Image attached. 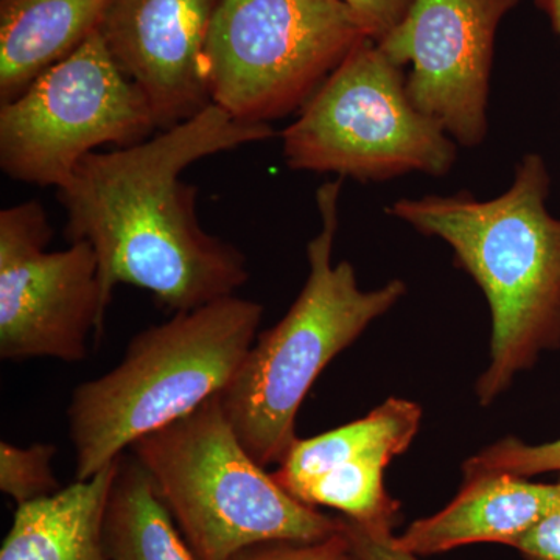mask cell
Wrapping results in <instances>:
<instances>
[{
  "mask_svg": "<svg viewBox=\"0 0 560 560\" xmlns=\"http://www.w3.org/2000/svg\"><path fill=\"white\" fill-rule=\"evenodd\" d=\"M228 560H349L348 540L342 529L319 541H268L235 552Z\"/></svg>",
  "mask_w": 560,
  "mask_h": 560,
  "instance_id": "d6986e66",
  "label": "cell"
},
{
  "mask_svg": "<svg viewBox=\"0 0 560 560\" xmlns=\"http://www.w3.org/2000/svg\"><path fill=\"white\" fill-rule=\"evenodd\" d=\"M117 460L90 480L18 506L0 560H109L103 518Z\"/></svg>",
  "mask_w": 560,
  "mask_h": 560,
  "instance_id": "9a60e30c",
  "label": "cell"
},
{
  "mask_svg": "<svg viewBox=\"0 0 560 560\" xmlns=\"http://www.w3.org/2000/svg\"><path fill=\"white\" fill-rule=\"evenodd\" d=\"M340 518L342 534L348 540L349 560H419V556L393 544V533H375L349 518Z\"/></svg>",
  "mask_w": 560,
  "mask_h": 560,
  "instance_id": "ffe728a7",
  "label": "cell"
},
{
  "mask_svg": "<svg viewBox=\"0 0 560 560\" xmlns=\"http://www.w3.org/2000/svg\"><path fill=\"white\" fill-rule=\"evenodd\" d=\"M103 539L109 560H198L132 453L125 452L117 460Z\"/></svg>",
  "mask_w": 560,
  "mask_h": 560,
  "instance_id": "2e32d148",
  "label": "cell"
},
{
  "mask_svg": "<svg viewBox=\"0 0 560 560\" xmlns=\"http://www.w3.org/2000/svg\"><path fill=\"white\" fill-rule=\"evenodd\" d=\"M106 0H0V105L97 32Z\"/></svg>",
  "mask_w": 560,
  "mask_h": 560,
  "instance_id": "5bb4252c",
  "label": "cell"
},
{
  "mask_svg": "<svg viewBox=\"0 0 560 560\" xmlns=\"http://www.w3.org/2000/svg\"><path fill=\"white\" fill-rule=\"evenodd\" d=\"M536 3L547 14L548 20L551 22L552 31L556 32L560 39V0H536Z\"/></svg>",
  "mask_w": 560,
  "mask_h": 560,
  "instance_id": "603a6c76",
  "label": "cell"
},
{
  "mask_svg": "<svg viewBox=\"0 0 560 560\" xmlns=\"http://www.w3.org/2000/svg\"><path fill=\"white\" fill-rule=\"evenodd\" d=\"M526 560H560V504L515 544Z\"/></svg>",
  "mask_w": 560,
  "mask_h": 560,
  "instance_id": "7402d4cb",
  "label": "cell"
},
{
  "mask_svg": "<svg viewBox=\"0 0 560 560\" xmlns=\"http://www.w3.org/2000/svg\"><path fill=\"white\" fill-rule=\"evenodd\" d=\"M221 0H106L98 33L149 101L158 130L212 105L206 44Z\"/></svg>",
  "mask_w": 560,
  "mask_h": 560,
  "instance_id": "7c38bea8",
  "label": "cell"
},
{
  "mask_svg": "<svg viewBox=\"0 0 560 560\" xmlns=\"http://www.w3.org/2000/svg\"><path fill=\"white\" fill-rule=\"evenodd\" d=\"M521 0H415L397 27L377 40L400 68L407 94L458 145L488 135L490 72L497 32ZM375 43V40H374Z\"/></svg>",
  "mask_w": 560,
  "mask_h": 560,
  "instance_id": "30bf717a",
  "label": "cell"
},
{
  "mask_svg": "<svg viewBox=\"0 0 560 560\" xmlns=\"http://www.w3.org/2000/svg\"><path fill=\"white\" fill-rule=\"evenodd\" d=\"M404 68L368 38L342 60L282 131L291 171L381 183L452 171L458 147L415 108Z\"/></svg>",
  "mask_w": 560,
  "mask_h": 560,
  "instance_id": "8992f818",
  "label": "cell"
},
{
  "mask_svg": "<svg viewBox=\"0 0 560 560\" xmlns=\"http://www.w3.org/2000/svg\"><path fill=\"white\" fill-rule=\"evenodd\" d=\"M560 474V438L545 444L529 445L515 438H504L467 459L464 478L481 475H512L530 478L540 474Z\"/></svg>",
  "mask_w": 560,
  "mask_h": 560,
  "instance_id": "ac0fdd59",
  "label": "cell"
},
{
  "mask_svg": "<svg viewBox=\"0 0 560 560\" xmlns=\"http://www.w3.org/2000/svg\"><path fill=\"white\" fill-rule=\"evenodd\" d=\"M261 315L259 302L235 294L175 313L136 335L113 371L77 386L68 407L77 480L220 396L256 341Z\"/></svg>",
  "mask_w": 560,
  "mask_h": 560,
  "instance_id": "3957f363",
  "label": "cell"
},
{
  "mask_svg": "<svg viewBox=\"0 0 560 560\" xmlns=\"http://www.w3.org/2000/svg\"><path fill=\"white\" fill-rule=\"evenodd\" d=\"M550 187L547 162L529 153L510 189L492 200L460 191L401 198L386 208L447 243L488 300L492 337L490 363L477 383L481 405L492 404L541 353L560 348V220L547 208Z\"/></svg>",
  "mask_w": 560,
  "mask_h": 560,
  "instance_id": "7a4b0ae2",
  "label": "cell"
},
{
  "mask_svg": "<svg viewBox=\"0 0 560 560\" xmlns=\"http://www.w3.org/2000/svg\"><path fill=\"white\" fill-rule=\"evenodd\" d=\"M272 136L271 125L234 119L212 103L143 142L80 161L57 197L66 238L94 249L106 311L119 283L150 291L178 313L232 296L248 282L245 254L202 230L197 187L180 175L202 158Z\"/></svg>",
  "mask_w": 560,
  "mask_h": 560,
  "instance_id": "6da1fadb",
  "label": "cell"
},
{
  "mask_svg": "<svg viewBox=\"0 0 560 560\" xmlns=\"http://www.w3.org/2000/svg\"><path fill=\"white\" fill-rule=\"evenodd\" d=\"M368 39L338 0H221L206 44L213 105L267 124L300 110Z\"/></svg>",
  "mask_w": 560,
  "mask_h": 560,
  "instance_id": "52a82bcc",
  "label": "cell"
},
{
  "mask_svg": "<svg viewBox=\"0 0 560 560\" xmlns=\"http://www.w3.org/2000/svg\"><path fill=\"white\" fill-rule=\"evenodd\" d=\"M51 228L38 201L0 212V359H88L106 318L98 261L88 242L47 250Z\"/></svg>",
  "mask_w": 560,
  "mask_h": 560,
  "instance_id": "9c48e42d",
  "label": "cell"
},
{
  "mask_svg": "<svg viewBox=\"0 0 560 560\" xmlns=\"http://www.w3.org/2000/svg\"><path fill=\"white\" fill-rule=\"evenodd\" d=\"M363 25L368 38L381 40L400 24L415 0H338Z\"/></svg>",
  "mask_w": 560,
  "mask_h": 560,
  "instance_id": "44dd1931",
  "label": "cell"
},
{
  "mask_svg": "<svg viewBox=\"0 0 560 560\" xmlns=\"http://www.w3.org/2000/svg\"><path fill=\"white\" fill-rule=\"evenodd\" d=\"M422 419L418 404L389 399L366 418L296 440L272 478L312 508H330L375 533H393L400 503L385 488L390 459L408 451Z\"/></svg>",
  "mask_w": 560,
  "mask_h": 560,
  "instance_id": "8fae6325",
  "label": "cell"
},
{
  "mask_svg": "<svg viewBox=\"0 0 560 560\" xmlns=\"http://www.w3.org/2000/svg\"><path fill=\"white\" fill-rule=\"evenodd\" d=\"M342 178L316 191L320 231L307 245L308 278L287 315L256 338L220 394L224 415L261 467L282 463L296 442V416L338 353L407 293L401 280L363 291L348 260L334 265Z\"/></svg>",
  "mask_w": 560,
  "mask_h": 560,
  "instance_id": "277c9868",
  "label": "cell"
},
{
  "mask_svg": "<svg viewBox=\"0 0 560 560\" xmlns=\"http://www.w3.org/2000/svg\"><path fill=\"white\" fill-rule=\"evenodd\" d=\"M560 504V482L512 475L464 478L444 510L408 526L393 544L416 556L440 555L474 544H515Z\"/></svg>",
  "mask_w": 560,
  "mask_h": 560,
  "instance_id": "4fadbf2b",
  "label": "cell"
},
{
  "mask_svg": "<svg viewBox=\"0 0 560 560\" xmlns=\"http://www.w3.org/2000/svg\"><path fill=\"white\" fill-rule=\"evenodd\" d=\"M149 471L198 560H228L268 541L311 544L341 529V518L289 495L246 452L212 397L130 448Z\"/></svg>",
  "mask_w": 560,
  "mask_h": 560,
  "instance_id": "5b68a950",
  "label": "cell"
},
{
  "mask_svg": "<svg viewBox=\"0 0 560 560\" xmlns=\"http://www.w3.org/2000/svg\"><path fill=\"white\" fill-rule=\"evenodd\" d=\"M58 448L54 444L18 447L0 442V490L18 506L54 495L62 489L51 470Z\"/></svg>",
  "mask_w": 560,
  "mask_h": 560,
  "instance_id": "e0dca14e",
  "label": "cell"
},
{
  "mask_svg": "<svg viewBox=\"0 0 560 560\" xmlns=\"http://www.w3.org/2000/svg\"><path fill=\"white\" fill-rule=\"evenodd\" d=\"M154 130L149 101L97 31L0 105V167L11 179L60 189L88 154L136 145Z\"/></svg>",
  "mask_w": 560,
  "mask_h": 560,
  "instance_id": "ba28073f",
  "label": "cell"
}]
</instances>
